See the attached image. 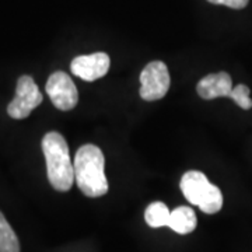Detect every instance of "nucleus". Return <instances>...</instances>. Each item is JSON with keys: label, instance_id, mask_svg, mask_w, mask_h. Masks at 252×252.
<instances>
[{"label": "nucleus", "instance_id": "nucleus-1", "mask_svg": "<svg viewBox=\"0 0 252 252\" xmlns=\"http://www.w3.org/2000/svg\"><path fill=\"white\" fill-rule=\"evenodd\" d=\"M74 181L81 192L89 198H99L108 192L105 177V157L95 144H84L74 157Z\"/></svg>", "mask_w": 252, "mask_h": 252}, {"label": "nucleus", "instance_id": "nucleus-2", "mask_svg": "<svg viewBox=\"0 0 252 252\" xmlns=\"http://www.w3.org/2000/svg\"><path fill=\"white\" fill-rule=\"evenodd\" d=\"M42 152L51 185L59 192H67L74 182V165L64 137L58 132L46 133L42 139Z\"/></svg>", "mask_w": 252, "mask_h": 252}, {"label": "nucleus", "instance_id": "nucleus-3", "mask_svg": "<svg viewBox=\"0 0 252 252\" xmlns=\"http://www.w3.org/2000/svg\"><path fill=\"white\" fill-rule=\"evenodd\" d=\"M181 190L189 203L206 215H215L223 207V193L200 171L185 172L181 178Z\"/></svg>", "mask_w": 252, "mask_h": 252}, {"label": "nucleus", "instance_id": "nucleus-4", "mask_svg": "<svg viewBox=\"0 0 252 252\" xmlns=\"http://www.w3.org/2000/svg\"><path fill=\"white\" fill-rule=\"evenodd\" d=\"M171 84L167 64L161 61L150 62L140 73V97L144 101L161 99Z\"/></svg>", "mask_w": 252, "mask_h": 252}, {"label": "nucleus", "instance_id": "nucleus-5", "mask_svg": "<svg viewBox=\"0 0 252 252\" xmlns=\"http://www.w3.org/2000/svg\"><path fill=\"white\" fill-rule=\"evenodd\" d=\"M42 94L31 76H21L17 81L16 97L7 107V114L14 119L27 118L42 102Z\"/></svg>", "mask_w": 252, "mask_h": 252}, {"label": "nucleus", "instance_id": "nucleus-6", "mask_svg": "<svg viewBox=\"0 0 252 252\" xmlns=\"http://www.w3.org/2000/svg\"><path fill=\"white\" fill-rule=\"evenodd\" d=\"M45 89L52 104L61 111H70L79 102L77 89L67 73H52L46 81Z\"/></svg>", "mask_w": 252, "mask_h": 252}, {"label": "nucleus", "instance_id": "nucleus-7", "mask_svg": "<svg viewBox=\"0 0 252 252\" xmlns=\"http://www.w3.org/2000/svg\"><path fill=\"white\" fill-rule=\"evenodd\" d=\"M109 66L111 59L104 52L77 56L70 63L73 74L86 81H95L104 77L108 73Z\"/></svg>", "mask_w": 252, "mask_h": 252}, {"label": "nucleus", "instance_id": "nucleus-8", "mask_svg": "<svg viewBox=\"0 0 252 252\" xmlns=\"http://www.w3.org/2000/svg\"><path fill=\"white\" fill-rule=\"evenodd\" d=\"M199 97L203 99H215L219 97L230 98L233 91V80L228 73H212L205 76L196 86Z\"/></svg>", "mask_w": 252, "mask_h": 252}, {"label": "nucleus", "instance_id": "nucleus-9", "mask_svg": "<svg viewBox=\"0 0 252 252\" xmlns=\"http://www.w3.org/2000/svg\"><path fill=\"white\" fill-rule=\"evenodd\" d=\"M198 224L196 215L192 207L180 206L174 209L170 213L168 227L178 234H189L192 233Z\"/></svg>", "mask_w": 252, "mask_h": 252}, {"label": "nucleus", "instance_id": "nucleus-10", "mask_svg": "<svg viewBox=\"0 0 252 252\" xmlns=\"http://www.w3.org/2000/svg\"><path fill=\"white\" fill-rule=\"evenodd\" d=\"M170 210L165 203L162 202H153L149 206L146 207L144 212V220L146 223L153 227V228H158V227H164L168 225L170 221Z\"/></svg>", "mask_w": 252, "mask_h": 252}, {"label": "nucleus", "instance_id": "nucleus-11", "mask_svg": "<svg viewBox=\"0 0 252 252\" xmlns=\"http://www.w3.org/2000/svg\"><path fill=\"white\" fill-rule=\"evenodd\" d=\"M0 252H20L17 235L1 212H0Z\"/></svg>", "mask_w": 252, "mask_h": 252}, {"label": "nucleus", "instance_id": "nucleus-12", "mask_svg": "<svg viewBox=\"0 0 252 252\" xmlns=\"http://www.w3.org/2000/svg\"><path fill=\"white\" fill-rule=\"evenodd\" d=\"M251 90L248 86L245 84H238L237 87H233V91L230 94V98L234 101L238 107L243 109H251L252 108V99L250 97Z\"/></svg>", "mask_w": 252, "mask_h": 252}, {"label": "nucleus", "instance_id": "nucleus-13", "mask_svg": "<svg viewBox=\"0 0 252 252\" xmlns=\"http://www.w3.org/2000/svg\"><path fill=\"white\" fill-rule=\"evenodd\" d=\"M213 4H221V6H227L230 9L241 10L244 7H247L250 0H207Z\"/></svg>", "mask_w": 252, "mask_h": 252}]
</instances>
